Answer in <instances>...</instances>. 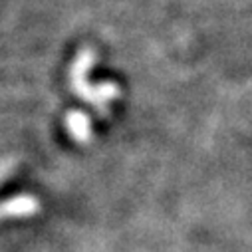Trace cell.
Listing matches in <instances>:
<instances>
[{
	"label": "cell",
	"instance_id": "cell-4",
	"mask_svg": "<svg viewBox=\"0 0 252 252\" xmlns=\"http://www.w3.org/2000/svg\"><path fill=\"white\" fill-rule=\"evenodd\" d=\"M8 175H10V167H8V163H0V181L6 179Z\"/></svg>",
	"mask_w": 252,
	"mask_h": 252
},
{
	"label": "cell",
	"instance_id": "cell-3",
	"mask_svg": "<svg viewBox=\"0 0 252 252\" xmlns=\"http://www.w3.org/2000/svg\"><path fill=\"white\" fill-rule=\"evenodd\" d=\"M64 125L66 131L70 133V137L80 143V145H88L94 137V129H92V119L88 113L80 111V109H72L66 113L64 117Z\"/></svg>",
	"mask_w": 252,
	"mask_h": 252
},
{
	"label": "cell",
	"instance_id": "cell-2",
	"mask_svg": "<svg viewBox=\"0 0 252 252\" xmlns=\"http://www.w3.org/2000/svg\"><path fill=\"white\" fill-rule=\"evenodd\" d=\"M40 201L34 195H16L0 203V222L10 219H30L40 213Z\"/></svg>",
	"mask_w": 252,
	"mask_h": 252
},
{
	"label": "cell",
	"instance_id": "cell-1",
	"mask_svg": "<svg viewBox=\"0 0 252 252\" xmlns=\"http://www.w3.org/2000/svg\"><path fill=\"white\" fill-rule=\"evenodd\" d=\"M95 50L94 48H82L72 66H70V90L84 101H88L90 105H94L97 109V113L101 115H107L109 113V103L119 99L121 95V90L115 82H99V84H90L88 76H90V70L94 68L95 64Z\"/></svg>",
	"mask_w": 252,
	"mask_h": 252
}]
</instances>
